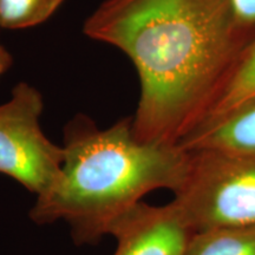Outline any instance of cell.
I'll use <instances>...</instances> for the list:
<instances>
[{
  "mask_svg": "<svg viewBox=\"0 0 255 255\" xmlns=\"http://www.w3.org/2000/svg\"><path fill=\"white\" fill-rule=\"evenodd\" d=\"M171 203L194 233L255 225V156L193 150Z\"/></svg>",
  "mask_w": 255,
  "mask_h": 255,
  "instance_id": "cell-3",
  "label": "cell"
},
{
  "mask_svg": "<svg viewBox=\"0 0 255 255\" xmlns=\"http://www.w3.org/2000/svg\"><path fill=\"white\" fill-rule=\"evenodd\" d=\"M255 95V37L245 47L210 104L201 124L215 119ZM195 128V129H196ZM194 129V130H195ZM193 130V131H194Z\"/></svg>",
  "mask_w": 255,
  "mask_h": 255,
  "instance_id": "cell-7",
  "label": "cell"
},
{
  "mask_svg": "<svg viewBox=\"0 0 255 255\" xmlns=\"http://www.w3.org/2000/svg\"><path fill=\"white\" fill-rule=\"evenodd\" d=\"M13 64V57L6 50V47L0 43V78L8 71Z\"/></svg>",
  "mask_w": 255,
  "mask_h": 255,
  "instance_id": "cell-11",
  "label": "cell"
},
{
  "mask_svg": "<svg viewBox=\"0 0 255 255\" xmlns=\"http://www.w3.org/2000/svg\"><path fill=\"white\" fill-rule=\"evenodd\" d=\"M135 66L139 142L178 145L201 123L254 31L229 0H104L83 25Z\"/></svg>",
  "mask_w": 255,
  "mask_h": 255,
  "instance_id": "cell-1",
  "label": "cell"
},
{
  "mask_svg": "<svg viewBox=\"0 0 255 255\" xmlns=\"http://www.w3.org/2000/svg\"><path fill=\"white\" fill-rule=\"evenodd\" d=\"M238 20L245 27L255 31V0H229Z\"/></svg>",
  "mask_w": 255,
  "mask_h": 255,
  "instance_id": "cell-10",
  "label": "cell"
},
{
  "mask_svg": "<svg viewBox=\"0 0 255 255\" xmlns=\"http://www.w3.org/2000/svg\"><path fill=\"white\" fill-rule=\"evenodd\" d=\"M43 111L40 91L26 82L18 83L9 100L0 104V174L36 197L58 180L65 159L64 146L41 130Z\"/></svg>",
  "mask_w": 255,
  "mask_h": 255,
  "instance_id": "cell-4",
  "label": "cell"
},
{
  "mask_svg": "<svg viewBox=\"0 0 255 255\" xmlns=\"http://www.w3.org/2000/svg\"><path fill=\"white\" fill-rule=\"evenodd\" d=\"M178 146L186 151L210 150L255 156V95L201 124Z\"/></svg>",
  "mask_w": 255,
  "mask_h": 255,
  "instance_id": "cell-6",
  "label": "cell"
},
{
  "mask_svg": "<svg viewBox=\"0 0 255 255\" xmlns=\"http://www.w3.org/2000/svg\"><path fill=\"white\" fill-rule=\"evenodd\" d=\"M184 255H255V225L194 233Z\"/></svg>",
  "mask_w": 255,
  "mask_h": 255,
  "instance_id": "cell-8",
  "label": "cell"
},
{
  "mask_svg": "<svg viewBox=\"0 0 255 255\" xmlns=\"http://www.w3.org/2000/svg\"><path fill=\"white\" fill-rule=\"evenodd\" d=\"M62 173L37 196L30 218L37 225L65 222L79 246L98 244L117 219L158 189L182 183L188 152L178 145L139 142L132 116L100 129L77 115L64 130Z\"/></svg>",
  "mask_w": 255,
  "mask_h": 255,
  "instance_id": "cell-2",
  "label": "cell"
},
{
  "mask_svg": "<svg viewBox=\"0 0 255 255\" xmlns=\"http://www.w3.org/2000/svg\"><path fill=\"white\" fill-rule=\"evenodd\" d=\"M114 255H184L194 232L173 203H138L115 221Z\"/></svg>",
  "mask_w": 255,
  "mask_h": 255,
  "instance_id": "cell-5",
  "label": "cell"
},
{
  "mask_svg": "<svg viewBox=\"0 0 255 255\" xmlns=\"http://www.w3.org/2000/svg\"><path fill=\"white\" fill-rule=\"evenodd\" d=\"M64 0H0V27L25 30L45 23Z\"/></svg>",
  "mask_w": 255,
  "mask_h": 255,
  "instance_id": "cell-9",
  "label": "cell"
}]
</instances>
